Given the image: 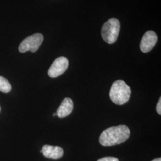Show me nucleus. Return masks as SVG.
Segmentation results:
<instances>
[{"label": "nucleus", "mask_w": 161, "mask_h": 161, "mask_svg": "<svg viewBox=\"0 0 161 161\" xmlns=\"http://www.w3.org/2000/svg\"><path fill=\"white\" fill-rule=\"evenodd\" d=\"M130 136V130L125 125L108 128L102 132L99 142L103 146L119 144L127 140Z\"/></svg>", "instance_id": "1"}, {"label": "nucleus", "mask_w": 161, "mask_h": 161, "mask_svg": "<svg viewBox=\"0 0 161 161\" xmlns=\"http://www.w3.org/2000/svg\"><path fill=\"white\" fill-rule=\"evenodd\" d=\"M130 87L122 80L115 81L111 86L109 96L111 100L118 105H122L127 103L131 96Z\"/></svg>", "instance_id": "2"}, {"label": "nucleus", "mask_w": 161, "mask_h": 161, "mask_svg": "<svg viewBox=\"0 0 161 161\" xmlns=\"http://www.w3.org/2000/svg\"><path fill=\"white\" fill-rule=\"evenodd\" d=\"M120 31V22L115 18H111L102 28V36L108 44H114L117 40Z\"/></svg>", "instance_id": "3"}, {"label": "nucleus", "mask_w": 161, "mask_h": 161, "mask_svg": "<svg viewBox=\"0 0 161 161\" xmlns=\"http://www.w3.org/2000/svg\"><path fill=\"white\" fill-rule=\"evenodd\" d=\"M44 40V36L41 34H35L28 36L22 41L19 47V51L23 53L28 51L36 52Z\"/></svg>", "instance_id": "4"}, {"label": "nucleus", "mask_w": 161, "mask_h": 161, "mask_svg": "<svg viewBox=\"0 0 161 161\" xmlns=\"http://www.w3.org/2000/svg\"><path fill=\"white\" fill-rule=\"evenodd\" d=\"M69 66V61L65 57L58 58L53 62L48 71L51 78H57L62 75Z\"/></svg>", "instance_id": "5"}, {"label": "nucleus", "mask_w": 161, "mask_h": 161, "mask_svg": "<svg viewBox=\"0 0 161 161\" xmlns=\"http://www.w3.org/2000/svg\"><path fill=\"white\" fill-rule=\"evenodd\" d=\"M158 41L155 32L149 31L144 34L140 42V50L143 53H148L155 47Z\"/></svg>", "instance_id": "6"}, {"label": "nucleus", "mask_w": 161, "mask_h": 161, "mask_svg": "<svg viewBox=\"0 0 161 161\" xmlns=\"http://www.w3.org/2000/svg\"><path fill=\"white\" fill-rule=\"evenodd\" d=\"M41 150L43 155L49 159H58L64 155V150L59 146L44 145Z\"/></svg>", "instance_id": "7"}, {"label": "nucleus", "mask_w": 161, "mask_h": 161, "mask_svg": "<svg viewBox=\"0 0 161 161\" xmlns=\"http://www.w3.org/2000/svg\"><path fill=\"white\" fill-rule=\"evenodd\" d=\"M74 109V103L71 98H65L57 110V116L59 118H64L70 115Z\"/></svg>", "instance_id": "8"}, {"label": "nucleus", "mask_w": 161, "mask_h": 161, "mask_svg": "<svg viewBox=\"0 0 161 161\" xmlns=\"http://www.w3.org/2000/svg\"><path fill=\"white\" fill-rule=\"evenodd\" d=\"M12 90V86L6 78L0 76V92L8 93Z\"/></svg>", "instance_id": "9"}, {"label": "nucleus", "mask_w": 161, "mask_h": 161, "mask_svg": "<svg viewBox=\"0 0 161 161\" xmlns=\"http://www.w3.org/2000/svg\"><path fill=\"white\" fill-rule=\"evenodd\" d=\"M97 161H119V160L114 157H104L99 159Z\"/></svg>", "instance_id": "10"}, {"label": "nucleus", "mask_w": 161, "mask_h": 161, "mask_svg": "<svg viewBox=\"0 0 161 161\" xmlns=\"http://www.w3.org/2000/svg\"><path fill=\"white\" fill-rule=\"evenodd\" d=\"M156 111L159 115H161V98L160 97L159 102L156 105Z\"/></svg>", "instance_id": "11"}, {"label": "nucleus", "mask_w": 161, "mask_h": 161, "mask_svg": "<svg viewBox=\"0 0 161 161\" xmlns=\"http://www.w3.org/2000/svg\"><path fill=\"white\" fill-rule=\"evenodd\" d=\"M152 161H161V158H156V159H153V160H152Z\"/></svg>", "instance_id": "12"}, {"label": "nucleus", "mask_w": 161, "mask_h": 161, "mask_svg": "<svg viewBox=\"0 0 161 161\" xmlns=\"http://www.w3.org/2000/svg\"><path fill=\"white\" fill-rule=\"evenodd\" d=\"M53 116H57V114H56V113H54V114H53Z\"/></svg>", "instance_id": "13"}, {"label": "nucleus", "mask_w": 161, "mask_h": 161, "mask_svg": "<svg viewBox=\"0 0 161 161\" xmlns=\"http://www.w3.org/2000/svg\"><path fill=\"white\" fill-rule=\"evenodd\" d=\"M0 112H1V107H0Z\"/></svg>", "instance_id": "14"}]
</instances>
